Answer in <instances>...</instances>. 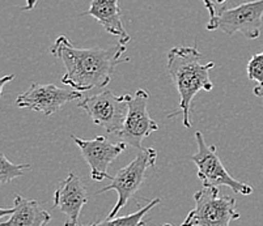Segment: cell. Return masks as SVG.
Returning <instances> with one entry per match:
<instances>
[{
    "label": "cell",
    "instance_id": "cell-1",
    "mask_svg": "<svg viewBox=\"0 0 263 226\" xmlns=\"http://www.w3.org/2000/svg\"><path fill=\"white\" fill-rule=\"evenodd\" d=\"M126 50V45L121 42L106 49H78L66 35H61L50 47V54L64 64L66 73L61 81L72 89L87 92L104 89L111 80L117 66L130 61L128 58L122 59Z\"/></svg>",
    "mask_w": 263,
    "mask_h": 226
},
{
    "label": "cell",
    "instance_id": "cell-2",
    "mask_svg": "<svg viewBox=\"0 0 263 226\" xmlns=\"http://www.w3.org/2000/svg\"><path fill=\"white\" fill-rule=\"evenodd\" d=\"M166 58L168 72L179 93V111H176L169 116L182 114L183 126L190 128V115L193 111L191 104L194 97L200 90L210 92L214 89V84L210 80V71L215 68L216 63L209 61L203 64L200 61L202 54L197 47H172Z\"/></svg>",
    "mask_w": 263,
    "mask_h": 226
},
{
    "label": "cell",
    "instance_id": "cell-3",
    "mask_svg": "<svg viewBox=\"0 0 263 226\" xmlns=\"http://www.w3.org/2000/svg\"><path fill=\"white\" fill-rule=\"evenodd\" d=\"M157 161V152L154 148L138 149V154L135 158L118 171L116 177H113L111 182L102 187L97 194H104L107 191H116L118 194V200L116 206L110 211L107 218H114L118 216L119 211L128 203L131 197L136 195L143 186L145 179V174L149 168H154Z\"/></svg>",
    "mask_w": 263,
    "mask_h": 226
},
{
    "label": "cell",
    "instance_id": "cell-4",
    "mask_svg": "<svg viewBox=\"0 0 263 226\" xmlns=\"http://www.w3.org/2000/svg\"><path fill=\"white\" fill-rule=\"evenodd\" d=\"M195 208L186 216L182 225L228 226L240 218L234 197L220 195L219 187H204L195 192Z\"/></svg>",
    "mask_w": 263,
    "mask_h": 226
},
{
    "label": "cell",
    "instance_id": "cell-5",
    "mask_svg": "<svg viewBox=\"0 0 263 226\" xmlns=\"http://www.w3.org/2000/svg\"><path fill=\"white\" fill-rule=\"evenodd\" d=\"M195 139L198 142V151L190 157V159L197 166L198 178L202 180L204 187H228L234 194L245 196L253 194L254 189L252 186L234 179L227 171L221 159L217 156V148L215 145L205 142L202 132H197Z\"/></svg>",
    "mask_w": 263,
    "mask_h": 226
},
{
    "label": "cell",
    "instance_id": "cell-6",
    "mask_svg": "<svg viewBox=\"0 0 263 226\" xmlns=\"http://www.w3.org/2000/svg\"><path fill=\"white\" fill-rule=\"evenodd\" d=\"M128 96H117L111 90H101L81 98L78 106L90 116L95 125L105 128L107 134L118 135L128 113Z\"/></svg>",
    "mask_w": 263,
    "mask_h": 226
},
{
    "label": "cell",
    "instance_id": "cell-7",
    "mask_svg": "<svg viewBox=\"0 0 263 226\" xmlns=\"http://www.w3.org/2000/svg\"><path fill=\"white\" fill-rule=\"evenodd\" d=\"M262 17L263 0H254L234 8H223L210 18L207 29L221 30L227 35L242 33L249 39H257L262 29Z\"/></svg>",
    "mask_w": 263,
    "mask_h": 226
},
{
    "label": "cell",
    "instance_id": "cell-8",
    "mask_svg": "<svg viewBox=\"0 0 263 226\" xmlns=\"http://www.w3.org/2000/svg\"><path fill=\"white\" fill-rule=\"evenodd\" d=\"M148 99L149 94L144 89L136 90L134 96H128L127 116L123 128L117 135L134 149H142L143 140L159 130V125L148 114Z\"/></svg>",
    "mask_w": 263,
    "mask_h": 226
},
{
    "label": "cell",
    "instance_id": "cell-9",
    "mask_svg": "<svg viewBox=\"0 0 263 226\" xmlns=\"http://www.w3.org/2000/svg\"><path fill=\"white\" fill-rule=\"evenodd\" d=\"M80 90H66L54 84H32L25 93L16 98L18 109H30L50 116L58 113L64 105L75 99H81Z\"/></svg>",
    "mask_w": 263,
    "mask_h": 226
},
{
    "label": "cell",
    "instance_id": "cell-10",
    "mask_svg": "<svg viewBox=\"0 0 263 226\" xmlns=\"http://www.w3.org/2000/svg\"><path fill=\"white\" fill-rule=\"evenodd\" d=\"M71 139L80 148L81 154L90 168V178L96 182L104 179H113L107 174V169L114 159L118 158L124 152L127 144L124 141L110 142L105 136H97L95 139L84 140L71 135Z\"/></svg>",
    "mask_w": 263,
    "mask_h": 226
},
{
    "label": "cell",
    "instance_id": "cell-11",
    "mask_svg": "<svg viewBox=\"0 0 263 226\" xmlns=\"http://www.w3.org/2000/svg\"><path fill=\"white\" fill-rule=\"evenodd\" d=\"M87 203L85 186L75 173H70L66 179L59 183L54 195V207L67 216V226L78 225L81 209Z\"/></svg>",
    "mask_w": 263,
    "mask_h": 226
},
{
    "label": "cell",
    "instance_id": "cell-12",
    "mask_svg": "<svg viewBox=\"0 0 263 226\" xmlns=\"http://www.w3.org/2000/svg\"><path fill=\"white\" fill-rule=\"evenodd\" d=\"M118 2L119 0H92L89 9L80 13V16H92L107 33L119 37L121 44L127 45L131 41V37L122 21Z\"/></svg>",
    "mask_w": 263,
    "mask_h": 226
},
{
    "label": "cell",
    "instance_id": "cell-13",
    "mask_svg": "<svg viewBox=\"0 0 263 226\" xmlns=\"http://www.w3.org/2000/svg\"><path fill=\"white\" fill-rule=\"evenodd\" d=\"M15 212L7 221H2L0 226H44L51 220L49 212L41 208L38 201L25 199L17 195L13 201Z\"/></svg>",
    "mask_w": 263,
    "mask_h": 226
},
{
    "label": "cell",
    "instance_id": "cell-14",
    "mask_svg": "<svg viewBox=\"0 0 263 226\" xmlns=\"http://www.w3.org/2000/svg\"><path fill=\"white\" fill-rule=\"evenodd\" d=\"M160 204V199H154L152 201L147 204L145 207L140 208L139 211L135 213H131L128 216H123V217H114V218H105V220L97 222V225H117V226H138V225H145L143 221V217L147 215L148 212L152 208Z\"/></svg>",
    "mask_w": 263,
    "mask_h": 226
},
{
    "label": "cell",
    "instance_id": "cell-15",
    "mask_svg": "<svg viewBox=\"0 0 263 226\" xmlns=\"http://www.w3.org/2000/svg\"><path fill=\"white\" fill-rule=\"evenodd\" d=\"M30 169H32V166L29 163H13L9 159H7L4 153L0 154V182H2V184L12 182Z\"/></svg>",
    "mask_w": 263,
    "mask_h": 226
},
{
    "label": "cell",
    "instance_id": "cell-16",
    "mask_svg": "<svg viewBox=\"0 0 263 226\" xmlns=\"http://www.w3.org/2000/svg\"><path fill=\"white\" fill-rule=\"evenodd\" d=\"M248 77L263 85V51L252 56L248 63Z\"/></svg>",
    "mask_w": 263,
    "mask_h": 226
},
{
    "label": "cell",
    "instance_id": "cell-17",
    "mask_svg": "<svg viewBox=\"0 0 263 226\" xmlns=\"http://www.w3.org/2000/svg\"><path fill=\"white\" fill-rule=\"evenodd\" d=\"M203 3H204V7L207 8V11H209L210 13V18L215 17L216 16V9H215V4L212 0H203Z\"/></svg>",
    "mask_w": 263,
    "mask_h": 226
},
{
    "label": "cell",
    "instance_id": "cell-18",
    "mask_svg": "<svg viewBox=\"0 0 263 226\" xmlns=\"http://www.w3.org/2000/svg\"><path fill=\"white\" fill-rule=\"evenodd\" d=\"M13 78H15V75H8V76H6V77L2 78V81H0V93H3L4 87H6L7 83L12 81Z\"/></svg>",
    "mask_w": 263,
    "mask_h": 226
},
{
    "label": "cell",
    "instance_id": "cell-19",
    "mask_svg": "<svg viewBox=\"0 0 263 226\" xmlns=\"http://www.w3.org/2000/svg\"><path fill=\"white\" fill-rule=\"evenodd\" d=\"M35 4H37V0H26V6L23 7V8H21V11L23 12L32 11V9L35 7Z\"/></svg>",
    "mask_w": 263,
    "mask_h": 226
},
{
    "label": "cell",
    "instance_id": "cell-20",
    "mask_svg": "<svg viewBox=\"0 0 263 226\" xmlns=\"http://www.w3.org/2000/svg\"><path fill=\"white\" fill-rule=\"evenodd\" d=\"M13 212H15V207H12V208L8 209H0V218L4 217V216H11Z\"/></svg>",
    "mask_w": 263,
    "mask_h": 226
},
{
    "label": "cell",
    "instance_id": "cell-21",
    "mask_svg": "<svg viewBox=\"0 0 263 226\" xmlns=\"http://www.w3.org/2000/svg\"><path fill=\"white\" fill-rule=\"evenodd\" d=\"M254 94L257 97H260V98H263V85H257V87L254 88Z\"/></svg>",
    "mask_w": 263,
    "mask_h": 226
},
{
    "label": "cell",
    "instance_id": "cell-22",
    "mask_svg": "<svg viewBox=\"0 0 263 226\" xmlns=\"http://www.w3.org/2000/svg\"><path fill=\"white\" fill-rule=\"evenodd\" d=\"M227 0H217V3H226Z\"/></svg>",
    "mask_w": 263,
    "mask_h": 226
}]
</instances>
